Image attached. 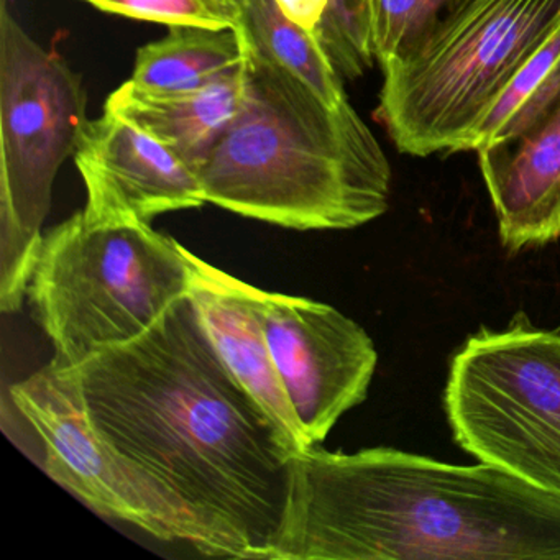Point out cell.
<instances>
[{
  "label": "cell",
  "instance_id": "6da1fadb",
  "mask_svg": "<svg viewBox=\"0 0 560 560\" xmlns=\"http://www.w3.org/2000/svg\"><path fill=\"white\" fill-rule=\"evenodd\" d=\"M73 373L104 439L185 501L231 559H267L293 452L225 369L188 296Z\"/></svg>",
  "mask_w": 560,
  "mask_h": 560
},
{
  "label": "cell",
  "instance_id": "7a4b0ae2",
  "mask_svg": "<svg viewBox=\"0 0 560 560\" xmlns=\"http://www.w3.org/2000/svg\"><path fill=\"white\" fill-rule=\"evenodd\" d=\"M560 560V498L396 448L291 455L267 560Z\"/></svg>",
  "mask_w": 560,
  "mask_h": 560
},
{
  "label": "cell",
  "instance_id": "3957f363",
  "mask_svg": "<svg viewBox=\"0 0 560 560\" xmlns=\"http://www.w3.org/2000/svg\"><path fill=\"white\" fill-rule=\"evenodd\" d=\"M198 175L211 205L294 231L369 224L392 192L388 159L349 100L326 103L250 50L244 106Z\"/></svg>",
  "mask_w": 560,
  "mask_h": 560
},
{
  "label": "cell",
  "instance_id": "277c9868",
  "mask_svg": "<svg viewBox=\"0 0 560 560\" xmlns=\"http://www.w3.org/2000/svg\"><path fill=\"white\" fill-rule=\"evenodd\" d=\"M185 247L150 222H91L83 211L48 231L28 283L58 369L124 346L188 296Z\"/></svg>",
  "mask_w": 560,
  "mask_h": 560
},
{
  "label": "cell",
  "instance_id": "5b68a950",
  "mask_svg": "<svg viewBox=\"0 0 560 560\" xmlns=\"http://www.w3.org/2000/svg\"><path fill=\"white\" fill-rule=\"evenodd\" d=\"M560 28V0H465L424 50L383 71L375 117L406 155L477 150L483 124Z\"/></svg>",
  "mask_w": 560,
  "mask_h": 560
},
{
  "label": "cell",
  "instance_id": "8992f818",
  "mask_svg": "<svg viewBox=\"0 0 560 560\" xmlns=\"http://www.w3.org/2000/svg\"><path fill=\"white\" fill-rule=\"evenodd\" d=\"M88 96L70 65L0 11V307L28 293L58 172L86 129Z\"/></svg>",
  "mask_w": 560,
  "mask_h": 560
},
{
  "label": "cell",
  "instance_id": "52a82bcc",
  "mask_svg": "<svg viewBox=\"0 0 560 560\" xmlns=\"http://www.w3.org/2000/svg\"><path fill=\"white\" fill-rule=\"evenodd\" d=\"M445 412L480 464L560 498V334L520 319L471 336L452 360Z\"/></svg>",
  "mask_w": 560,
  "mask_h": 560
},
{
  "label": "cell",
  "instance_id": "ba28073f",
  "mask_svg": "<svg viewBox=\"0 0 560 560\" xmlns=\"http://www.w3.org/2000/svg\"><path fill=\"white\" fill-rule=\"evenodd\" d=\"M11 398L38 435L48 477L94 513L133 524L156 539L189 544L205 556L231 559L224 540L185 501L97 431L73 370L48 363L12 385Z\"/></svg>",
  "mask_w": 560,
  "mask_h": 560
},
{
  "label": "cell",
  "instance_id": "9c48e42d",
  "mask_svg": "<svg viewBox=\"0 0 560 560\" xmlns=\"http://www.w3.org/2000/svg\"><path fill=\"white\" fill-rule=\"evenodd\" d=\"M278 375L310 445L369 395L378 353L369 334L329 304L257 288Z\"/></svg>",
  "mask_w": 560,
  "mask_h": 560
},
{
  "label": "cell",
  "instance_id": "30bf717a",
  "mask_svg": "<svg viewBox=\"0 0 560 560\" xmlns=\"http://www.w3.org/2000/svg\"><path fill=\"white\" fill-rule=\"evenodd\" d=\"M501 244L560 238V60L477 149Z\"/></svg>",
  "mask_w": 560,
  "mask_h": 560
},
{
  "label": "cell",
  "instance_id": "8fae6325",
  "mask_svg": "<svg viewBox=\"0 0 560 560\" xmlns=\"http://www.w3.org/2000/svg\"><path fill=\"white\" fill-rule=\"evenodd\" d=\"M73 156L86 186L88 221L150 222L208 202L189 163L109 110L88 122Z\"/></svg>",
  "mask_w": 560,
  "mask_h": 560
},
{
  "label": "cell",
  "instance_id": "7c38bea8",
  "mask_svg": "<svg viewBox=\"0 0 560 560\" xmlns=\"http://www.w3.org/2000/svg\"><path fill=\"white\" fill-rule=\"evenodd\" d=\"M188 298L209 342L293 454L311 447L284 392L258 313L257 288L185 248Z\"/></svg>",
  "mask_w": 560,
  "mask_h": 560
},
{
  "label": "cell",
  "instance_id": "4fadbf2b",
  "mask_svg": "<svg viewBox=\"0 0 560 560\" xmlns=\"http://www.w3.org/2000/svg\"><path fill=\"white\" fill-rule=\"evenodd\" d=\"M245 91L247 58L237 70L191 93H152L129 80L110 94L104 110L136 124L198 172L241 114Z\"/></svg>",
  "mask_w": 560,
  "mask_h": 560
},
{
  "label": "cell",
  "instance_id": "5bb4252c",
  "mask_svg": "<svg viewBox=\"0 0 560 560\" xmlns=\"http://www.w3.org/2000/svg\"><path fill=\"white\" fill-rule=\"evenodd\" d=\"M237 31L172 27L162 40L137 51L130 81L159 94L202 90L245 63Z\"/></svg>",
  "mask_w": 560,
  "mask_h": 560
},
{
  "label": "cell",
  "instance_id": "9a60e30c",
  "mask_svg": "<svg viewBox=\"0 0 560 560\" xmlns=\"http://www.w3.org/2000/svg\"><path fill=\"white\" fill-rule=\"evenodd\" d=\"M237 32L247 50L306 84L320 100L346 103V81L323 48L287 18L275 0H242Z\"/></svg>",
  "mask_w": 560,
  "mask_h": 560
},
{
  "label": "cell",
  "instance_id": "2e32d148",
  "mask_svg": "<svg viewBox=\"0 0 560 560\" xmlns=\"http://www.w3.org/2000/svg\"><path fill=\"white\" fill-rule=\"evenodd\" d=\"M294 24L323 48L343 81H355L373 67L370 0H275Z\"/></svg>",
  "mask_w": 560,
  "mask_h": 560
},
{
  "label": "cell",
  "instance_id": "e0dca14e",
  "mask_svg": "<svg viewBox=\"0 0 560 560\" xmlns=\"http://www.w3.org/2000/svg\"><path fill=\"white\" fill-rule=\"evenodd\" d=\"M465 0H370L372 48L382 71L418 57Z\"/></svg>",
  "mask_w": 560,
  "mask_h": 560
},
{
  "label": "cell",
  "instance_id": "ac0fdd59",
  "mask_svg": "<svg viewBox=\"0 0 560 560\" xmlns=\"http://www.w3.org/2000/svg\"><path fill=\"white\" fill-rule=\"evenodd\" d=\"M107 14L166 27L237 31L242 0H81Z\"/></svg>",
  "mask_w": 560,
  "mask_h": 560
},
{
  "label": "cell",
  "instance_id": "d6986e66",
  "mask_svg": "<svg viewBox=\"0 0 560 560\" xmlns=\"http://www.w3.org/2000/svg\"><path fill=\"white\" fill-rule=\"evenodd\" d=\"M560 60V28L552 35L549 42L537 51L536 57L526 65L523 71L517 74L516 80L508 88L506 93L501 97L500 103L494 106L483 124L480 137H478V147L483 140H487L501 122L523 103L524 97L536 88V84L552 70L553 65Z\"/></svg>",
  "mask_w": 560,
  "mask_h": 560
}]
</instances>
